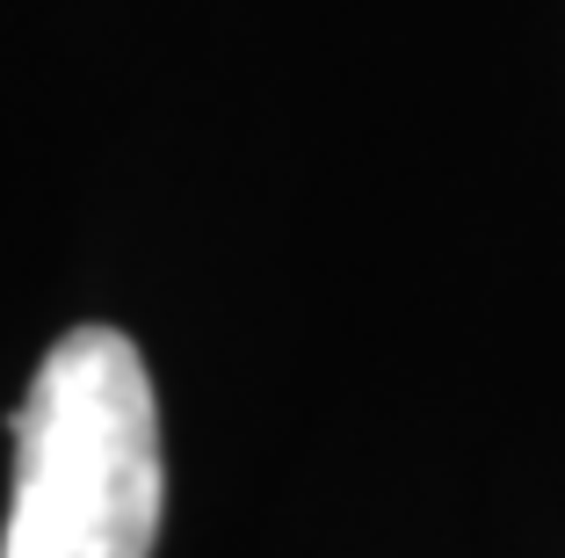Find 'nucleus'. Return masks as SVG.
I'll use <instances>...</instances> for the list:
<instances>
[{"mask_svg":"<svg viewBox=\"0 0 565 558\" xmlns=\"http://www.w3.org/2000/svg\"><path fill=\"white\" fill-rule=\"evenodd\" d=\"M167 515L160 407L131 334L73 327L15 407L0 558H152Z\"/></svg>","mask_w":565,"mask_h":558,"instance_id":"nucleus-1","label":"nucleus"}]
</instances>
